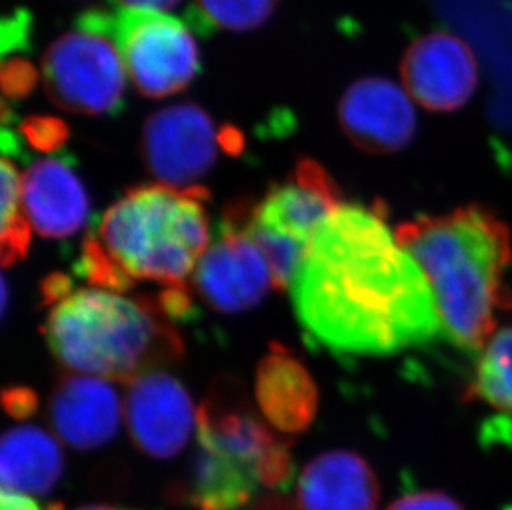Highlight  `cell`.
I'll return each mask as SVG.
<instances>
[{"label": "cell", "mask_w": 512, "mask_h": 510, "mask_svg": "<svg viewBox=\"0 0 512 510\" xmlns=\"http://www.w3.org/2000/svg\"><path fill=\"white\" fill-rule=\"evenodd\" d=\"M289 287L305 335L330 352L383 357L441 332L425 272L377 209L337 207L315 231Z\"/></svg>", "instance_id": "6da1fadb"}, {"label": "cell", "mask_w": 512, "mask_h": 510, "mask_svg": "<svg viewBox=\"0 0 512 510\" xmlns=\"http://www.w3.org/2000/svg\"><path fill=\"white\" fill-rule=\"evenodd\" d=\"M395 237L430 282L441 332L458 347L481 350L498 332V313L512 307L506 285L512 237L506 222L488 207L469 204L403 222Z\"/></svg>", "instance_id": "7a4b0ae2"}, {"label": "cell", "mask_w": 512, "mask_h": 510, "mask_svg": "<svg viewBox=\"0 0 512 510\" xmlns=\"http://www.w3.org/2000/svg\"><path fill=\"white\" fill-rule=\"evenodd\" d=\"M206 188L145 184L108 207L83 242L75 269L97 289L123 292L138 280L183 287L209 247Z\"/></svg>", "instance_id": "3957f363"}, {"label": "cell", "mask_w": 512, "mask_h": 510, "mask_svg": "<svg viewBox=\"0 0 512 510\" xmlns=\"http://www.w3.org/2000/svg\"><path fill=\"white\" fill-rule=\"evenodd\" d=\"M50 307L44 327L50 350L80 375L126 385L183 355V342L158 300L92 287L70 290Z\"/></svg>", "instance_id": "277c9868"}, {"label": "cell", "mask_w": 512, "mask_h": 510, "mask_svg": "<svg viewBox=\"0 0 512 510\" xmlns=\"http://www.w3.org/2000/svg\"><path fill=\"white\" fill-rule=\"evenodd\" d=\"M342 206L334 179L319 163L304 159L285 183L256 204H232L224 216L242 227L271 269L274 287H289L320 224Z\"/></svg>", "instance_id": "5b68a950"}, {"label": "cell", "mask_w": 512, "mask_h": 510, "mask_svg": "<svg viewBox=\"0 0 512 510\" xmlns=\"http://www.w3.org/2000/svg\"><path fill=\"white\" fill-rule=\"evenodd\" d=\"M294 479L289 446H271L252 429L218 428L198 433L184 497L198 510H239L259 487L281 491Z\"/></svg>", "instance_id": "8992f818"}, {"label": "cell", "mask_w": 512, "mask_h": 510, "mask_svg": "<svg viewBox=\"0 0 512 510\" xmlns=\"http://www.w3.org/2000/svg\"><path fill=\"white\" fill-rule=\"evenodd\" d=\"M115 42L136 90L148 98L179 93L199 72L196 42L181 20L156 10L118 9L85 12Z\"/></svg>", "instance_id": "52a82bcc"}, {"label": "cell", "mask_w": 512, "mask_h": 510, "mask_svg": "<svg viewBox=\"0 0 512 510\" xmlns=\"http://www.w3.org/2000/svg\"><path fill=\"white\" fill-rule=\"evenodd\" d=\"M50 100L70 113L118 115L125 102L126 70L110 35L85 15L58 37L42 60Z\"/></svg>", "instance_id": "ba28073f"}, {"label": "cell", "mask_w": 512, "mask_h": 510, "mask_svg": "<svg viewBox=\"0 0 512 510\" xmlns=\"http://www.w3.org/2000/svg\"><path fill=\"white\" fill-rule=\"evenodd\" d=\"M221 131L194 103L168 106L146 120L141 154L146 168L161 184L188 189L211 171L218 159Z\"/></svg>", "instance_id": "9c48e42d"}, {"label": "cell", "mask_w": 512, "mask_h": 510, "mask_svg": "<svg viewBox=\"0 0 512 510\" xmlns=\"http://www.w3.org/2000/svg\"><path fill=\"white\" fill-rule=\"evenodd\" d=\"M189 280V292L219 313L251 310L276 289L259 247L226 216L219 227L218 241L204 252Z\"/></svg>", "instance_id": "30bf717a"}, {"label": "cell", "mask_w": 512, "mask_h": 510, "mask_svg": "<svg viewBox=\"0 0 512 510\" xmlns=\"http://www.w3.org/2000/svg\"><path fill=\"white\" fill-rule=\"evenodd\" d=\"M123 418L141 453L170 459L188 444L198 424V409L176 378L153 371L126 383Z\"/></svg>", "instance_id": "8fae6325"}, {"label": "cell", "mask_w": 512, "mask_h": 510, "mask_svg": "<svg viewBox=\"0 0 512 510\" xmlns=\"http://www.w3.org/2000/svg\"><path fill=\"white\" fill-rule=\"evenodd\" d=\"M400 72L408 95L430 111L459 110L478 87L476 55L448 32L415 40L401 58Z\"/></svg>", "instance_id": "7c38bea8"}, {"label": "cell", "mask_w": 512, "mask_h": 510, "mask_svg": "<svg viewBox=\"0 0 512 510\" xmlns=\"http://www.w3.org/2000/svg\"><path fill=\"white\" fill-rule=\"evenodd\" d=\"M339 121L348 140L370 154L403 150L418 125L408 92L383 77L362 78L350 85L339 103Z\"/></svg>", "instance_id": "4fadbf2b"}, {"label": "cell", "mask_w": 512, "mask_h": 510, "mask_svg": "<svg viewBox=\"0 0 512 510\" xmlns=\"http://www.w3.org/2000/svg\"><path fill=\"white\" fill-rule=\"evenodd\" d=\"M22 206L30 227L47 239H67L87 224L90 198L67 154L30 164L22 176Z\"/></svg>", "instance_id": "5bb4252c"}, {"label": "cell", "mask_w": 512, "mask_h": 510, "mask_svg": "<svg viewBox=\"0 0 512 510\" xmlns=\"http://www.w3.org/2000/svg\"><path fill=\"white\" fill-rule=\"evenodd\" d=\"M49 416L58 439L78 451H90L115 436L123 403L112 381L75 373L58 380Z\"/></svg>", "instance_id": "9a60e30c"}, {"label": "cell", "mask_w": 512, "mask_h": 510, "mask_svg": "<svg viewBox=\"0 0 512 510\" xmlns=\"http://www.w3.org/2000/svg\"><path fill=\"white\" fill-rule=\"evenodd\" d=\"M380 482L372 466L350 451L320 454L297 484L299 510H377Z\"/></svg>", "instance_id": "2e32d148"}, {"label": "cell", "mask_w": 512, "mask_h": 510, "mask_svg": "<svg viewBox=\"0 0 512 510\" xmlns=\"http://www.w3.org/2000/svg\"><path fill=\"white\" fill-rule=\"evenodd\" d=\"M256 400L262 418L277 433L297 434L314 421L319 390L305 366L279 345L257 368Z\"/></svg>", "instance_id": "e0dca14e"}, {"label": "cell", "mask_w": 512, "mask_h": 510, "mask_svg": "<svg viewBox=\"0 0 512 510\" xmlns=\"http://www.w3.org/2000/svg\"><path fill=\"white\" fill-rule=\"evenodd\" d=\"M65 469L63 451L54 434L37 426H17L0 444L2 487L20 494L47 496Z\"/></svg>", "instance_id": "ac0fdd59"}, {"label": "cell", "mask_w": 512, "mask_h": 510, "mask_svg": "<svg viewBox=\"0 0 512 510\" xmlns=\"http://www.w3.org/2000/svg\"><path fill=\"white\" fill-rule=\"evenodd\" d=\"M469 390L491 408L512 414V328L498 330L484 343Z\"/></svg>", "instance_id": "d6986e66"}, {"label": "cell", "mask_w": 512, "mask_h": 510, "mask_svg": "<svg viewBox=\"0 0 512 510\" xmlns=\"http://www.w3.org/2000/svg\"><path fill=\"white\" fill-rule=\"evenodd\" d=\"M279 0H194L189 24L199 32L256 29L276 10Z\"/></svg>", "instance_id": "ffe728a7"}, {"label": "cell", "mask_w": 512, "mask_h": 510, "mask_svg": "<svg viewBox=\"0 0 512 510\" xmlns=\"http://www.w3.org/2000/svg\"><path fill=\"white\" fill-rule=\"evenodd\" d=\"M29 219L22 206V176L12 159H2V224H0V257L4 267L25 259L30 244Z\"/></svg>", "instance_id": "44dd1931"}, {"label": "cell", "mask_w": 512, "mask_h": 510, "mask_svg": "<svg viewBox=\"0 0 512 510\" xmlns=\"http://www.w3.org/2000/svg\"><path fill=\"white\" fill-rule=\"evenodd\" d=\"M25 140L39 151H55L68 138V128L54 116H30L20 125Z\"/></svg>", "instance_id": "7402d4cb"}, {"label": "cell", "mask_w": 512, "mask_h": 510, "mask_svg": "<svg viewBox=\"0 0 512 510\" xmlns=\"http://www.w3.org/2000/svg\"><path fill=\"white\" fill-rule=\"evenodd\" d=\"M39 73L25 58H5L2 65V90L5 100H20L34 90Z\"/></svg>", "instance_id": "603a6c76"}, {"label": "cell", "mask_w": 512, "mask_h": 510, "mask_svg": "<svg viewBox=\"0 0 512 510\" xmlns=\"http://www.w3.org/2000/svg\"><path fill=\"white\" fill-rule=\"evenodd\" d=\"M387 510H464V507L445 492L423 491L400 497Z\"/></svg>", "instance_id": "cb8c5ba5"}, {"label": "cell", "mask_w": 512, "mask_h": 510, "mask_svg": "<svg viewBox=\"0 0 512 510\" xmlns=\"http://www.w3.org/2000/svg\"><path fill=\"white\" fill-rule=\"evenodd\" d=\"M29 14L25 10H15L10 17H5L2 22V50L27 49L29 44Z\"/></svg>", "instance_id": "d4e9b609"}, {"label": "cell", "mask_w": 512, "mask_h": 510, "mask_svg": "<svg viewBox=\"0 0 512 510\" xmlns=\"http://www.w3.org/2000/svg\"><path fill=\"white\" fill-rule=\"evenodd\" d=\"M4 406L15 418H25L37 408V396L25 388H14L4 393Z\"/></svg>", "instance_id": "484cf974"}, {"label": "cell", "mask_w": 512, "mask_h": 510, "mask_svg": "<svg viewBox=\"0 0 512 510\" xmlns=\"http://www.w3.org/2000/svg\"><path fill=\"white\" fill-rule=\"evenodd\" d=\"M0 510H40L39 504L20 492L10 491L2 487L0 494Z\"/></svg>", "instance_id": "4316f807"}, {"label": "cell", "mask_w": 512, "mask_h": 510, "mask_svg": "<svg viewBox=\"0 0 512 510\" xmlns=\"http://www.w3.org/2000/svg\"><path fill=\"white\" fill-rule=\"evenodd\" d=\"M113 4L120 5V9L156 10L166 12L173 9L181 0H112Z\"/></svg>", "instance_id": "83f0119b"}, {"label": "cell", "mask_w": 512, "mask_h": 510, "mask_svg": "<svg viewBox=\"0 0 512 510\" xmlns=\"http://www.w3.org/2000/svg\"><path fill=\"white\" fill-rule=\"evenodd\" d=\"M251 510H299L295 509L294 504L287 497L282 494H271V496H264L254 502Z\"/></svg>", "instance_id": "f1b7e54d"}, {"label": "cell", "mask_w": 512, "mask_h": 510, "mask_svg": "<svg viewBox=\"0 0 512 510\" xmlns=\"http://www.w3.org/2000/svg\"><path fill=\"white\" fill-rule=\"evenodd\" d=\"M47 510H65V507L62 506V504H52V506L49 507ZM75 510H126V509H118V507H112V506H85V507H78V509Z\"/></svg>", "instance_id": "f546056e"}, {"label": "cell", "mask_w": 512, "mask_h": 510, "mask_svg": "<svg viewBox=\"0 0 512 510\" xmlns=\"http://www.w3.org/2000/svg\"><path fill=\"white\" fill-rule=\"evenodd\" d=\"M7 302H9V282L7 279H2V317H5V313H7Z\"/></svg>", "instance_id": "4dcf8cb0"}]
</instances>
